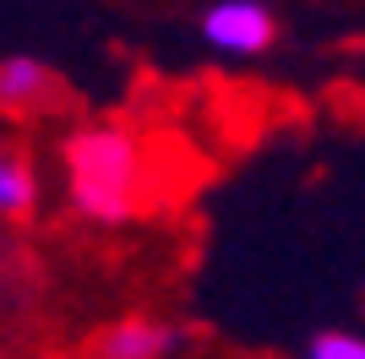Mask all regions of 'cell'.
Here are the masks:
<instances>
[{
	"label": "cell",
	"instance_id": "1",
	"mask_svg": "<svg viewBox=\"0 0 365 359\" xmlns=\"http://www.w3.org/2000/svg\"><path fill=\"white\" fill-rule=\"evenodd\" d=\"M61 164H66V191H71L76 212L93 224H131L153 207L148 147H142L137 131H125L115 120L71 131L61 147Z\"/></svg>",
	"mask_w": 365,
	"mask_h": 359
},
{
	"label": "cell",
	"instance_id": "2",
	"mask_svg": "<svg viewBox=\"0 0 365 359\" xmlns=\"http://www.w3.org/2000/svg\"><path fill=\"white\" fill-rule=\"evenodd\" d=\"M71 104V88L55 66L33 55H6L0 60V109L6 115H22V120H38V115H61Z\"/></svg>",
	"mask_w": 365,
	"mask_h": 359
},
{
	"label": "cell",
	"instance_id": "3",
	"mask_svg": "<svg viewBox=\"0 0 365 359\" xmlns=\"http://www.w3.org/2000/svg\"><path fill=\"white\" fill-rule=\"evenodd\" d=\"M202 33H207L224 55H262V49L278 38V22L262 0H224V6L207 11Z\"/></svg>",
	"mask_w": 365,
	"mask_h": 359
},
{
	"label": "cell",
	"instance_id": "4",
	"mask_svg": "<svg viewBox=\"0 0 365 359\" xmlns=\"http://www.w3.org/2000/svg\"><path fill=\"white\" fill-rule=\"evenodd\" d=\"M175 343H180L175 327L148 321V316H125V321H115L93 338V359H164Z\"/></svg>",
	"mask_w": 365,
	"mask_h": 359
},
{
	"label": "cell",
	"instance_id": "5",
	"mask_svg": "<svg viewBox=\"0 0 365 359\" xmlns=\"http://www.w3.org/2000/svg\"><path fill=\"white\" fill-rule=\"evenodd\" d=\"M33 202H38V175H33V164L22 152L0 147V212H6V218H22Z\"/></svg>",
	"mask_w": 365,
	"mask_h": 359
},
{
	"label": "cell",
	"instance_id": "6",
	"mask_svg": "<svg viewBox=\"0 0 365 359\" xmlns=\"http://www.w3.org/2000/svg\"><path fill=\"white\" fill-rule=\"evenodd\" d=\"M305 359H365V343L354 332H322V338H311Z\"/></svg>",
	"mask_w": 365,
	"mask_h": 359
}]
</instances>
